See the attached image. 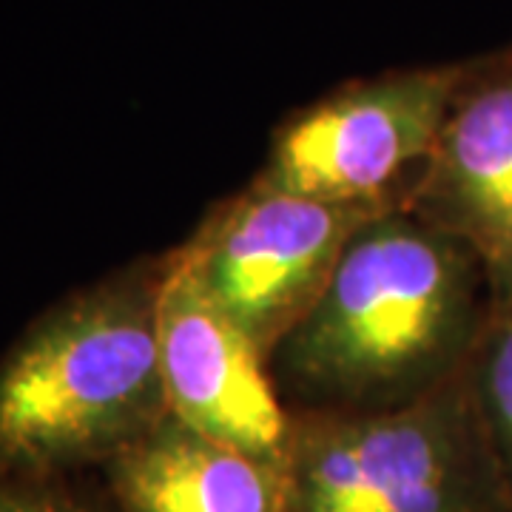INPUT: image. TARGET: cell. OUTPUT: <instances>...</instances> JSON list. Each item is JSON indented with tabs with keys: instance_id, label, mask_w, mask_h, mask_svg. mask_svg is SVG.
Wrapping results in <instances>:
<instances>
[{
	"instance_id": "cell-1",
	"label": "cell",
	"mask_w": 512,
	"mask_h": 512,
	"mask_svg": "<svg viewBox=\"0 0 512 512\" xmlns=\"http://www.w3.org/2000/svg\"><path fill=\"white\" fill-rule=\"evenodd\" d=\"M490 313L476 256L393 205L353 234L268 373L288 416L396 410L467 376Z\"/></svg>"
},
{
	"instance_id": "cell-2",
	"label": "cell",
	"mask_w": 512,
	"mask_h": 512,
	"mask_svg": "<svg viewBox=\"0 0 512 512\" xmlns=\"http://www.w3.org/2000/svg\"><path fill=\"white\" fill-rule=\"evenodd\" d=\"M160 271L131 268L49 311L0 365V473L109 464L168 416Z\"/></svg>"
},
{
	"instance_id": "cell-3",
	"label": "cell",
	"mask_w": 512,
	"mask_h": 512,
	"mask_svg": "<svg viewBox=\"0 0 512 512\" xmlns=\"http://www.w3.org/2000/svg\"><path fill=\"white\" fill-rule=\"evenodd\" d=\"M285 512H510L467 376L384 413L291 416Z\"/></svg>"
},
{
	"instance_id": "cell-4",
	"label": "cell",
	"mask_w": 512,
	"mask_h": 512,
	"mask_svg": "<svg viewBox=\"0 0 512 512\" xmlns=\"http://www.w3.org/2000/svg\"><path fill=\"white\" fill-rule=\"evenodd\" d=\"M467 69H404L328 94L276 131L256 180L336 205H404Z\"/></svg>"
},
{
	"instance_id": "cell-5",
	"label": "cell",
	"mask_w": 512,
	"mask_h": 512,
	"mask_svg": "<svg viewBox=\"0 0 512 512\" xmlns=\"http://www.w3.org/2000/svg\"><path fill=\"white\" fill-rule=\"evenodd\" d=\"M379 211L254 180L171 256L268 362L322 296L353 234Z\"/></svg>"
},
{
	"instance_id": "cell-6",
	"label": "cell",
	"mask_w": 512,
	"mask_h": 512,
	"mask_svg": "<svg viewBox=\"0 0 512 512\" xmlns=\"http://www.w3.org/2000/svg\"><path fill=\"white\" fill-rule=\"evenodd\" d=\"M404 208L461 242L512 302V46L473 60Z\"/></svg>"
},
{
	"instance_id": "cell-7",
	"label": "cell",
	"mask_w": 512,
	"mask_h": 512,
	"mask_svg": "<svg viewBox=\"0 0 512 512\" xmlns=\"http://www.w3.org/2000/svg\"><path fill=\"white\" fill-rule=\"evenodd\" d=\"M157 328L168 416L242 453L285 461L291 416L265 356L205 299L174 256L163 262Z\"/></svg>"
},
{
	"instance_id": "cell-8",
	"label": "cell",
	"mask_w": 512,
	"mask_h": 512,
	"mask_svg": "<svg viewBox=\"0 0 512 512\" xmlns=\"http://www.w3.org/2000/svg\"><path fill=\"white\" fill-rule=\"evenodd\" d=\"M123 512H285V461L251 456L165 416L106 464Z\"/></svg>"
},
{
	"instance_id": "cell-9",
	"label": "cell",
	"mask_w": 512,
	"mask_h": 512,
	"mask_svg": "<svg viewBox=\"0 0 512 512\" xmlns=\"http://www.w3.org/2000/svg\"><path fill=\"white\" fill-rule=\"evenodd\" d=\"M467 387L512 512V302L490 313L467 370Z\"/></svg>"
},
{
	"instance_id": "cell-10",
	"label": "cell",
	"mask_w": 512,
	"mask_h": 512,
	"mask_svg": "<svg viewBox=\"0 0 512 512\" xmlns=\"http://www.w3.org/2000/svg\"><path fill=\"white\" fill-rule=\"evenodd\" d=\"M0 512H92L43 478H23L0 473Z\"/></svg>"
}]
</instances>
